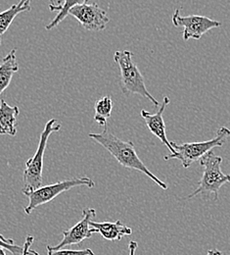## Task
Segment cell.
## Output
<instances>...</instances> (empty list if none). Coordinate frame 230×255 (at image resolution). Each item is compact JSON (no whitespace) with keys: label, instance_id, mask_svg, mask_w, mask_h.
I'll return each mask as SVG.
<instances>
[{"label":"cell","instance_id":"1","mask_svg":"<svg viewBox=\"0 0 230 255\" xmlns=\"http://www.w3.org/2000/svg\"><path fill=\"white\" fill-rule=\"evenodd\" d=\"M88 136L103 146L123 167L145 174L161 189L167 190V185L157 178L138 157L132 141H125L104 128L101 133H89Z\"/></svg>","mask_w":230,"mask_h":255},{"label":"cell","instance_id":"2","mask_svg":"<svg viewBox=\"0 0 230 255\" xmlns=\"http://www.w3.org/2000/svg\"><path fill=\"white\" fill-rule=\"evenodd\" d=\"M132 55L133 54L130 50L116 51L114 54V61L119 66L121 71L120 88L122 93L128 96L138 95L151 101L156 107L160 106L159 101L148 92L145 86L144 77L137 65L134 63Z\"/></svg>","mask_w":230,"mask_h":255},{"label":"cell","instance_id":"3","mask_svg":"<svg viewBox=\"0 0 230 255\" xmlns=\"http://www.w3.org/2000/svg\"><path fill=\"white\" fill-rule=\"evenodd\" d=\"M230 136V129L229 128L222 127L218 128L216 135L207 141L197 142H185L177 144L170 141L171 146L175 150V153L167 154L164 157V160H179L183 168H189L193 163L199 161L208 152L212 151L216 147H222Z\"/></svg>","mask_w":230,"mask_h":255},{"label":"cell","instance_id":"4","mask_svg":"<svg viewBox=\"0 0 230 255\" xmlns=\"http://www.w3.org/2000/svg\"><path fill=\"white\" fill-rule=\"evenodd\" d=\"M61 127H62V124L57 119H50L45 124L44 129L40 134L36 152L33 154V157H31L26 163V167L23 175L24 187H23L22 192L33 191L42 187L44 154L47 146V141L49 136L53 132L59 131Z\"/></svg>","mask_w":230,"mask_h":255},{"label":"cell","instance_id":"5","mask_svg":"<svg viewBox=\"0 0 230 255\" xmlns=\"http://www.w3.org/2000/svg\"><path fill=\"white\" fill-rule=\"evenodd\" d=\"M199 161L203 167V175L197 189L187 196V199L198 194H204L207 196L213 195L214 199L218 200L221 188L230 183V175H227L222 171L223 157L215 155L213 151H210Z\"/></svg>","mask_w":230,"mask_h":255},{"label":"cell","instance_id":"6","mask_svg":"<svg viewBox=\"0 0 230 255\" xmlns=\"http://www.w3.org/2000/svg\"><path fill=\"white\" fill-rule=\"evenodd\" d=\"M77 187H87L89 189H93L95 187V183L87 177L73 178L69 180L59 181L55 184L45 187H40L36 190L23 192L26 196L29 197V204L27 207H25L26 214H32L33 210L38 206L48 203L61 193Z\"/></svg>","mask_w":230,"mask_h":255},{"label":"cell","instance_id":"7","mask_svg":"<svg viewBox=\"0 0 230 255\" xmlns=\"http://www.w3.org/2000/svg\"><path fill=\"white\" fill-rule=\"evenodd\" d=\"M172 24L175 28H183L182 37L185 41L189 39H200L205 33L213 29L220 28L223 23L206 16L189 15L181 16L180 10L176 9L172 15Z\"/></svg>","mask_w":230,"mask_h":255},{"label":"cell","instance_id":"8","mask_svg":"<svg viewBox=\"0 0 230 255\" xmlns=\"http://www.w3.org/2000/svg\"><path fill=\"white\" fill-rule=\"evenodd\" d=\"M69 15L76 18L80 26L88 32L104 31L110 22L107 12L95 2L77 4L69 10Z\"/></svg>","mask_w":230,"mask_h":255},{"label":"cell","instance_id":"9","mask_svg":"<svg viewBox=\"0 0 230 255\" xmlns=\"http://www.w3.org/2000/svg\"><path fill=\"white\" fill-rule=\"evenodd\" d=\"M96 216V210L94 208H85L82 211V218L79 222L63 232L62 241L55 247L54 250H60L68 246L79 245L84 240L90 239L94 233H97L96 229L90 226V221Z\"/></svg>","mask_w":230,"mask_h":255},{"label":"cell","instance_id":"10","mask_svg":"<svg viewBox=\"0 0 230 255\" xmlns=\"http://www.w3.org/2000/svg\"><path fill=\"white\" fill-rule=\"evenodd\" d=\"M169 97L164 96L163 99V102L160 106V109L158 110L157 113L152 114L146 110H141V117L146 123V126L149 128V130L157 136L164 145L169 149L170 153H175V150L170 144V141L166 137V132H165V124H164V118H163V113L165 110V107L169 104Z\"/></svg>","mask_w":230,"mask_h":255},{"label":"cell","instance_id":"11","mask_svg":"<svg viewBox=\"0 0 230 255\" xmlns=\"http://www.w3.org/2000/svg\"><path fill=\"white\" fill-rule=\"evenodd\" d=\"M90 226L96 229L105 240L108 241H121L124 237L132 236V230L126 226L122 221L118 220L116 222H94L90 221Z\"/></svg>","mask_w":230,"mask_h":255},{"label":"cell","instance_id":"12","mask_svg":"<svg viewBox=\"0 0 230 255\" xmlns=\"http://www.w3.org/2000/svg\"><path fill=\"white\" fill-rule=\"evenodd\" d=\"M19 113L18 106H10L4 99L0 100V134L16 135Z\"/></svg>","mask_w":230,"mask_h":255},{"label":"cell","instance_id":"13","mask_svg":"<svg viewBox=\"0 0 230 255\" xmlns=\"http://www.w3.org/2000/svg\"><path fill=\"white\" fill-rule=\"evenodd\" d=\"M17 49H12L0 64V96L9 87L13 75L19 71V64L16 58Z\"/></svg>","mask_w":230,"mask_h":255},{"label":"cell","instance_id":"14","mask_svg":"<svg viewBox=\"0 0 230 255\" xmlns=\"http://www.w3.org/2000/svg\"><path fill=\"white\" fill-rule=\"evenodd\" d=\"M31 0H20L19 3L13 4L10 8L0 12V35L4 34L11 26L14 19L21 13L30 11Z\"/></svg>","mask_w":230,"mask_h":255},{"label":"cell","instance_id":"15","mask_svg":"<svg viewBox=\"0 0 230 255\" xmlns=\"http://www.w3.org/2000/svg\"><path fill=\"white\" fill-rule=\"evenodd\" d=\"M58 4H49V10L51 12L54 11H58V15L55 16V18L45 26V29L47 31H51L52 29L56 28L63 20H65L69 10L77 5V4H81V3H85L88 2V0H58L57 1Z\"/></svg>","mask_w":230,"mask_h":255},{"label":"cell","instance_id":"16","mask_svg":"<svg viewBox=\"0 0 230 255\" xmlns=\"http://www.w3.org/2000/svg\"><path fill=\"white\" fill-rule=\"evenodd\" d=\"M113 110V101L110 96H105L100 97L96 100L94 104V121L98 124L99 126L108 128H107V120L111 117Z\"/></svg>","mask_w":230,"mask_h":255},{"label":"cell","instance_id":"17","mask_svg":"<svg viewBox=\"0 0 230 255\" xmlns=\"http://www.w3.org/2000/svg\"><path fill=\"white\" fill-rule=\"evenodd\" d=\"M47 255H95L90 249L80 250V251H71V250H54L52 247L47 246Z\"/></svg>","mask_w":230,"mask_h":255},{"label":"cell","instance_id":"18","mask_svg":"<svg viewBox=\"0 0 230 255\" xmlns=\"http://www.w3.org/2000/svg\"><path fill=\"white\" fill-rule=\"evenodd\" d=\"M0 247L4 248L5 250H8V252H10L13 255H23L24 253V248L16 246L15 244L14 245L8 244L4 242L2 239H0Z\"/></svg>","mask_w":230,"mask_h":255},{"label":"cell","instance_id":"19","mask_svg":"<svg viewBox=\"0 0 230 255\" xmlns=\"http://www.w3.org/2000/svg\"><path fill=\"white\" fill-rule=\"evenodd\" d=\"M33 243V237L28 235L26 238V242L24 244V253L23 255H39L36 252L32 251V245Z\"/></svg>","mask_w":230,"mask_h":255},{"label":"cell","instance_id":"20","mask_svg":"<svg viewBox=\"0 0 230 255\" xmlns=\"http://www.w3.org/2000/svg\"><path fill=\"white\" fill-rule=\"evenodd\" d=\"M137 248H138L137 243L134 242V241H132L129 245V251H130V255H135V252H136Z\"/></svg>","mask_w":230,"mask_h":255},{"label":"cell","instance_id":"21","mask_svg":"<svg viewBox=\"0 0 230 255\" xmlns=\"http://www.w3.org/2000/svg\"><path fill=\"white\" fill-rule=\"evenodd\" d=\"M207 255H223V253L222 252H220V251H218V250H210L209 252H208V254Z\"/></svg>","mask_w":230,"mask_h":255},{"label":"cell","instance_id":"22","mask_svg":"<svg viewBox=\"0 0 230 255\" xmlns=\"http://www.w3.org/2000/svg\"><path fill=\"white\" fill-rule=\"evenodd\" d=\"M0 239H2L4 242H6V243H8V244H11V245H14V241L13 240H10V239H7V238H5L3 235H1L0 234Z\"/></svg>","mask_w":230,"mask_h":255},{"label":"cell","instance_id":"23","mask_svg":"<svg viewBox=\"0 0 230 255\" xmlns=\"http://www.w3.org/2000/svg\"><path fill=\"white\" fill-rule=\"evenodd\" d=\"M0 255H6L5 251H4V248H2V247H0Z\"/></svg>","mask_w":230,"mask_h":255},{"label":"cell","instance_id":"24","mask_svg":"<svg viewBox=\"0 0 230 255\" xmlns=\"http://www.w3.org/2000/svg\"><path fill=\"white\" fill-rule=\"evenodd\" d=\"M51 2V4H54V0H49Z\"/></svg>","mask_w":230,"mask_h":255},{"label":"cell","instance_id":"25","mask_svg":"<svg viewBox=\"0 0 230 255\" xmlns=\"http://www.w3.org/2000/svg\"><path fill=\"white\" fill-rule=\"evenodd\" d=\"M1 39H2V37H1V35H0V46H1Z\"/></svg>","mask_w":230,"mask_h":255}]
</instances>
